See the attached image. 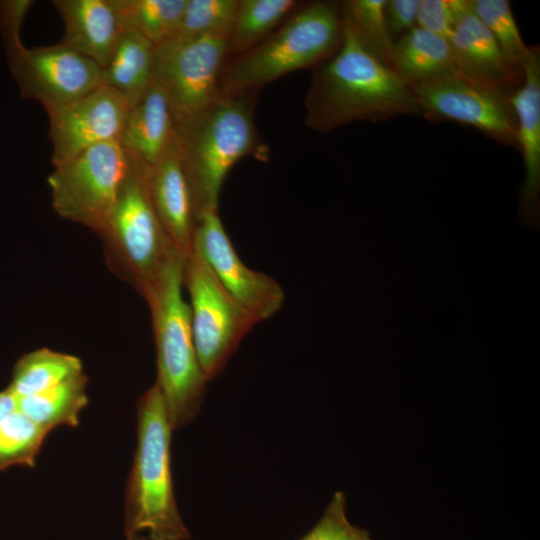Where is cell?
Here are the masks:
<instances>
[{
    "label": "cell",
    "mask_w": 540,
    "mask_h": 540,
    "mask_svg": "<svg viewBox=\"0 0 540 540\" xmlns=\"http://www.w3.org/2000/svg\"><path fill=\"white\" fill-rule=\"evenodd\" d=\"M304 106L305 125L325 134L356 121L421 115L411 88L343 23L338 50L314 67Z\"/></svg>",
    "instance_id": "cell-1"
},
{
    "label": "cell",
    "mask_w": 540,
    "mask_h": 540,
    "mask_svg": "<svg viewBox=\"0 0 540 540\" xmlns=\"http://www.w3.org/2000/svg\"><path fill=\"white\" fill-rule=\"evenodd\" d=\"M255 97L256 93L219 95L201 110L175 121V142L197 222L218 212L224 181L239 160L268 156L255 125Z\"/></svg>",
    "instance_id": "cell-2"
},
{
    "label": "cell",
    "mask_w": 540,
    "mask_h": 540,
    "mask_svg": "<svg viewBox=\"0 0 540 540\" xmlns=\"http://www.w3.org/2000/svg\"><path fill=\"white\" fill-rule=\"evenodd\" d=\"M155 382L137 403V446L125 491L126 540H189L177 507L171 472V434Z\"/></svg>",
    "instance_id": "cell-3"
},
{
    "label": "cell",
    "mask_w": 540,
    "mask_h": 540,
    "mask_svg": "<svg viewBox=\"0 0 540 540\" xmlns=\"http://www.w3.org/2000/svg\"><path fill=\"white\" fill-rule=\"evenodd\" d=\"M185 260V255L175 253L144 296L156 348V383L173 430L197 417L208 382L198 361L183 294Z\"/></svg>",
    "instance_id": "cell-4"
},
{
    "label": "cell",
    "mask_w": 540,
    "mask_h": 540,
    "mask_svg": "<svg viewBox=\"0 0 540 540\" xmlns=\"http://www.w3.org/2000/svg\"><path fill=\"white\" fill-rule=\"evenodd\" d=\"M341 40L338 2L302 4L258 45L225 61L218 96L257 94L286 74L321 64L338 50Z\"/></svg>",
    "instance_id": "cell-5"
},
{
    "label": "cell",
    "mask_w": 540,
    "mask_h": 540,
    "mask_svg": "<svg viewBox=\"0 0 540 540\" xmlns=\"http://www.w3.org/2000/svg\"><path fill=\"white\" fill-rule=\"evenodd\" d=\"M128 157L127 174L97 235L102 240L109 269L144 297L179 251L166 235L152 205L148 166Z\"/></svg>",
    "instance_id": "cell-6"
},
{
    "label": "cell",
    "mask_w": 540,
    "mask_h": 540,
    "mask_svg": "<svg viewBox=\"0 0 540 540\" xmlns=\"http://www.w3.org/2000/svg\"><path fill=\"white\" fill-rule=\"evenodd\" d=\"M184 288L198 361L209 382L259 322L226 291L196 249L185 260Z\"/></svg>",
    "instance_id": "cell-7"
},
{
    "label": "cell",
    "mask_w": 540,
    "mask_h": 540,
    "mask_svg": "<svg viewBox=\"0 0 540 540\" xmlns=\"http://www.w3.org/2000/svg\"><path fill=\"white\" fill-rule=\"evenodd\" d=\"M129 168V157L119 141L95 145L53 166L47 177L55 213L96 234L117 199Z\"/></svg>",
    "instance_id": "cell-8"
},
{
    "label": "cell",
    "mask_w": 540,
    "mask_h": 540,
    "mask_svg": "<svg viewBox=\"0 0 540 540\" xmlns=\"http://www.w3.org/2000/svg\"><path fill=\"white\" fill-rule=\"evenodd\" d=\"M227 38L228 33H216L189 40L170 39L155 46L153 80L165 95L175 121L218 97Z\"/></svg>",
    "instance_id": "cell-9"
},
{
    "label": "cell",
    "mask_w": 540,
    "mask_h": 540,
    "mask_svg": "<svg viewBox=\"0 0 540 540\" xmlns=\"http://www.w3.org/2000/svg\"><path fill=\"white\" fill-rule=\"evenodd\" d=\"M421 116L472 127L504 145L517 148V122L510 96L480 87L459 73L410 87Z\"/></svg>",
    "instance_id": "cell-10"
},
{
    "label": "cell",
    "mask_w": 540,
    "mask_h": 540,
    "mask_svg": "<svg viewBox=\"0 0 540 540\" xmlns=\"http://www.w3.org/2000/svg\"><path fill=\"white\" fill-rule=\"evenodd\" d=\"M6 51L11 75L25 99L38 101L46 111L87 95L102 84V67L57 43Z\"/></svg>",
    "instance_id": "cell-11"
},
{
    "label": "cell",
    "mask_w": 540,
    "mask_h": 540,
    "mask_svg": "<svg viewBox=\"0 0 540 540\" xmlns=\"http://www.w3.org/2000/svg\"><path fill=\"white\" fill-rule=\"evenodd\" d=\"M192 249L201 254L226 291L258 322L270 319L283 306L285 292L281 285L241 260L218 212L199 219Z\"/></svg>",
    "instance_id": "cell-12"
},
{
    "label": "cell",
    "mask_w": 540,
    "mask_h": 540,
    "mask_svg": "<svg viewBox=\"0 0 540 540\" xmlns=\"http://www.w3.org/2000/svg\"><path fill=\"white\" fill-rule=\"evenodd\" d=\"M129 108L122 95L101 85L76 101L46 111L52 166L95 145L119 141Z\"/></svg>",
    "instance_id": "cell-13"
},
{
    "label": "cell",
    "mask_w": 540,
    "mask_h": 540,
    "mask_svg": "<svg viewBox=\"0 0 540 540\" xmlns=\"http://www.w3.org/2000/svg\"><path fill=\"white\" fill-rule=\"evenodd\" d=\"M457 72L485 89L511 96L523 74L511 67L495 38L469 4L449 38Z\"/></svg>",
    "instance_id": "cell-14"
},
{
    "label": "cell",
    "mask_w": 540,
    "mask_h": 540,
    "mask_svg": "<svg viewBox=\"0 0 540 540\" xmlns=\"http://www.w3.org/2000/svg\"><path fill=\"white\" fill-rule=\"evenodd\" d=\"M147 183L152 205L173 246L186 257L191 253L197 225L190 185L174 140L163 157L148 166Z\"/></svg>",
    "instance_id": "cell-15"
},
{
    "label": "cell",
    "mask_w": 540,
    "mask_h": 540,
    "mask_svg": "<svg viewBox=\"0 0 540 540\" xmlns=\"http://www.w3.org/2000/svg\"><path fill=\"white\" fill-rule=\"evenodd\" d=\"M523 80L510 96L517 122V148L523 157L525 178L521 188L522 209L536 211L540 188V50L529 46L522 66Z\"/></svg>",
    "instance_id": "cell-16"
},
{
    "label": "cell",
    "mask_w": 540,
    "mask_h": 540,
    "mask_svg": "<svg viewBox=\"0 0 540 540\" xmlns=\"http://www.w3.org/2000/svg\"><path fill=\"white\" fill-rule=\"evenodd\" d=\"M52 5L64 25L59 43L103 68L123 31L110 0H53Z\"/></svg>",
    "instance_id": "cell-17"
},
{
    "label": "cell",
    "mask_w": 540,
    "mask_h": 540,
    "mask_svg": "<svg viewBox=\"0 0 540 540\" xmlns=\"http://www.w3.org/2000/svg\"><path fill=\"white\" fill-rule=\"evenodd\" d=\"M175 120L161 89L153 83L128 110L119 143L125 152L153 166L174 140Z\"/></svg>",
    "instance_id": "cell-18"
},
{
    "label": "cell",
    "mask_w": 540,
    "mask_h": 540,
    "mask_svg": "<svg viewBox=\"0 0 540 540\" xmlns=\"http://www.w3.org/2000/svg\"><path fill=\"white\" fill-rule=\"evenodd\" d=\"M155 45L137 32L123 28L108 63L102 68V84L136 104L153 85Z\"/></svg>",
    "instance_id": "cell-19"
},
{
    "label": "cell",
    "mask_w": 540,
    "mask_h": 540,
    "mask_svg": "<svg viewBox=\"0 0 540 540\" xmlns=\"http://www.w3.org/2000/svg\"><path fill=\"white\" fill-rule=\"evenodd\" d=\"M391 68L409 87L458 73L449 40L418 26L395 41Z\"/></svg>",
    "instance_id": "cell-20"
},
{
    "label": "cell",
    "mask_w": 540,
    "mask_h": 540,
    "mask_svg": "<svg viewBox=\"0 0 540 540\" xmlns=\"http://www.w3.org/2000/svg\"><path fill=\"white\" fill-rule=\"evenodd\" d=\"M87 381L83 372L43 392L15 396L18 408L49 432L62 425L76 427L80 412L88 404Z\"/></svg>",
    "instance_id": "cell-21"
},
{
    "label": "cell",
    "mask_w": 540,
    "mask_h": 540,
    "mask_svg": "<svg viewBox=\"0 0 540 540\" xmlns=\"http://www.w3.org/2000/svg\"><path fill=\"white\" fill-rule=\"evenodd\" d=\"M300 5L295 0H238L227 38V59L258 45Z\"/></svg>",
    "instance_id": "cell-22"
},
{
    "label": "cell",
    "mask_w": 540,
    "mask_h": 540,
    "mask_svg": "<svg viewBox=\"0 0 540 540\" xmlns=\"http://www.w3.org/2000/svg\"><path fill=\"white\" fill-rule=\"evenodd\" d=\"M83 372V364L78 357L41 348L18 359L8 388L17 397L33 395Z\"/></svg>",
    "instance_id": "cell-23"
},
{
    "label": "cell",
    "mask_w": 540,
    "mask_h": 540,
    "mask_svg": "<svg viewBox=\"0 0 540 540\" xmlns=\"http://www.w3.org/2000/svg\"><path fill=\"white\" fill-rule=\"evenodd\" d=\"M123 28L158 46L174 35L186 0H110Z\"/></svg>",
    "instance_id": "cell-24"
},
{
    "label": "cell",
    "mask_w": 540,
    "mask_h": 540,
    "mask_svg": "<svg viewBox=\"0 0 540 540\" xmlns=\"http://www.w3.org/2000/svg\"><path fill=\"white\" fill-rule=\"evenodd\" d=\"M386 0H346L340 4L341 21L370 54L392 67L395 41L385 18Z\"/></svg>",
    "instance_id": "cell-25"
},
{
    "label": "cell",
    "mask_w": 540,
    "mask_h": 540,
    "mask_svg": "<svg viewBox=\"0 0 540 540\" xmlns=\"http://www.w3.org/2000/svg\"><path fill=\"white\" fill-rule=\"evenodd\" d=\"M48 433L17 408L0 424V471L15 465L33 467Z\"/></svg>",
    "instance_id": "cell-26"
},
{
    "label": "cell",
    "mask_w": 540,
    "mask_h": 540,
    "mask_svg": "<svg viewBox=\"0 0 540 540\" xmlns=\"http://www.w3.org/2000/svg\"><path fill=\"white\" fill-rule=\"evenodd\" d=\"M471 9L488 28L507 61L522 73L529 46L525 45L507 0H470Z\"/></svg>",
    "instance_id": "cell-27"
},
{
    "label": "cell",
    "mask_w": 540,
    "mask_h": 540,
    "mask_svg": "<svg viewBox=\"0 0 540 540\" xmlns=\"http://www.w3.org/2000/svg\"><path fill=\"white\" fill-rule=\"evenodd\" d=\"M237 5L238 0H186L176 31L170 39L189 40L209 34H229Z\"/></svg>",
    "instance_id": "cell-28"
},
{
    "label": "cell",
    "mask_w": 540,
    "mask_h": 540,
    "mask_svg": "<svg viewBox=\"0 0 540 540\" xmlns=\"http://www.w3.org/2000/svg\"><path fill=\"white\" fill-rule=\"evenodd\" d=\"M469 0H419L417 26L449 40Z\"/></svg>",
    "instance_id": "cell-29"
},
{
    "label": "cell",
    "mask_w": 540,
    "mask_h": 540,
    "mask_svg": "<svg viewBox=\"0 0 540 540\" xmlns=\"http://www.w3.org/2000/svg\"><path fill=\"white\" fill-rule=\"evenodd\" d=\"M346 497L336 492L316 525L300 540H341L350 526L346 512Z\"/></svg>",
    "instance_id": "cell-30"
},
{
    "label": "cell",
    "mask_w": 540,
    "mask_h": 540,
    "mask_svg": "<svg viewBox=\"0 0 540 540\" xmlns=\"http://www.w3.org/2000/svg\"><path fill=\"white\" fill-rule=\"evenodd\" d=\"M34 1L0 0V33L5 50L22 45L21 27Z\"/></svg>",
    "instance_id": "cell-31"
},
{
    "label": "cell",
    "mask_w": 540,
    "mask_h": 540,
    "mask_svg": "<svg viewBox=\"0 0 540 540\" xmlns=\"http://www.w3.org/2000/svg\"><path fill=\"white\" fill-rule=\"evenodd\" d=\"M418 5L419 0H386L385 18L394 41L417 26Z\"/></svg>",
    "instance_id": "cell-32"
},
{
    "label": "cell",
    "mask_w": 540,
    "mask_h": 540,
    "mask_svg": "<svg viewBox=\"0 0 540 540\" xmlns=\"http://www.w3.org/2000/svg\"><path fill=\"white\" fill-rule=\"evenodd\" d=\"M341 540H372V539L366 530L350 524V526L345 531Z\"/></svg>",
    "instance_id": "cell-33"
}]
</instances>
